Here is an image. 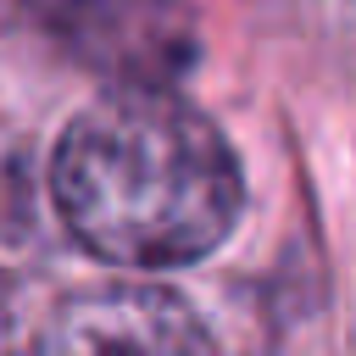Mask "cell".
Wrapping results in <instances>:
<instances>
[{"instance_id":"cell-1","label":"cell","mask_w":356,"mask_h":356,"mask_svg":"<svg viewBox=\"0 0 356 356\" xmlns=\"http://www.w3.org/2000/svg\"><path fill=\"white\" fill-rule=\"evenodd\" d=\"M56 206L117 267H178L222 245L245 184L222 134L167 89H111L56 145Z\"/></svg>"},{"instance_id":"cell-3","label":"cell","mask_w":356,"mask_h":356,"mask_svg":"<svg viewBox=\"0 0 356 356\" xmlns=\"http://www.w3.org/2000/svg\"><path fill=\"white\" fill-rule=\"evenodd\" d=\"M39 356H206V334L178 295L111 284L72 295L50 317Z\"/></svg>"},{"instance_id":"cell-5","label":"cell","mask_w":356,"mask_h":356,"mask_svg":"<svg viewBox=\"0 0 356 356\" xmlns=\"http://www.w3.org/2000/svg\"><path fill=\"white\" fill-rule=\"evenodd\" d=\"M0 356H6V328H0Z\"/></svg>"},{"instance_id":"cell-4","label":"cell","mask_w":356,"mask_h":356,"mask_svg":"<svg viewBox=\"0 0 356 356\" xmlns=\"http://www.w3.org/2000/svg\"><path fill=\"white\" fill-rule=\"evenodd\" d=\"M72 6H78V0H0L6 17H33V22H50V28H56Z\"/></svg>"},{"instance_id":"cell-2","label":"cell","mask_w":356,"mask_h":356,"mask_svg":"<svg viewBox=\"0 0 356 356\" xmlns=\"http://www.w3.org/2000/svg\"><path fill=\"white\" fill-rule=\"evenodd\" d=\"M56 28L111 89H172L200 56V28L184 0H78Z\"/></svg>"}]
</instances>
